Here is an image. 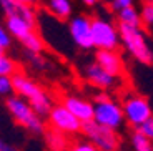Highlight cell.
<instances>
[{
    "label": "cell",
    "instance_id": "25",
    "mask_svg": "<svg viewBox=\"0 0 153 151\" xmlns=\"http://www.w3.org/2000/svg\"><path fill=\"white\" fill-rule=\"evenodd\" d=\"M138 131L142 133V135H145L146 138H150V140H153V115L150 118H146L145 121H143L142 125L138 126Z\"/></svg>",
    "mask_w": 153,
    "mask_h": 151
},
{
    "label": "cell",
    "instance_id": "11",
    "mask_svg": "<svg viewBox=\"0 0 153 151\" xmlns=\"http://www.w3.org/2000/svg\"><path fill=\"white\" fill-rule=\"evenodd\" d=\"M95 61L103 68L105 72L117 78H125V63L123 58L117 50H97L95 52Z\"/></svg>",
    "mask_w": 153,
    "mask_h": 151
},
{
    "label": "cell",
    "instance_id": "27",
    "mask_svg": "<svg viewBox=\"0 0 153 151\" xmlns=\"http://www.w3.org/2000/svg\"><path fill=\"white\" fill-rule=\"evenodd\" d=\"M135 4V0H108V5L113 12H120L122 8L131 7Z\"/></svg>",
    "mask_w": 153,
    "mask_h": 151
},
{
    "label": "cell",
    "instance_id": "14",
    "mask_svg": "<svg viewBox=\"0 0 153 151\" xmlns=\"http://www.w3.org/2000/svg\"><path fill=\"white\" fill-rule=\"evenodd\" d=\"M5 28L10 33V37L17 38L19 42L23 40L27 35H30L32 32H35V25H32L27 20L20 19V17H15V15L5 17Z\"/></svg>",
    "mask_w": 153,
    "mask_h": 151
},
{
    "label": "cell",
    "instance_id": "23",
    "mask_svg": "<svg viewBox=\"0 0 153 151\" xmlns=\"http://www.w3.org/2000/svg\"><path fill=\"white\" fill-rule=\"evenodd\" d=\"M13 95V85H12V76H0V96H10Z\"/></svg>",
    "mask_w": 153,
    "mask_h": 151
},
{
    "label": "cell",
    "instance_id": "15",
    "mask_svg": "<svg viewBox=\"0 0 153 151\" xmlns=\"http://www.w3.org/2000/svg\"><path fill=\"white\" fill-rule=\"evenodd\" d=\"M47 12L53 17L55 20H67L73 13L72 0H47Z\"/></svg>",
    "mask_w": 153,
    "mask_h": 151
},
{
    "label": "cell",
    "instance_id": "10",
    "mask_svg": "<svg viewBox=\"0 0 153 151\" xmlns=\"http://www.w3.org/2000/svg\"><path fill=\"white\" fill-rule=\"evenodd\" d=\"M83 78L92 87L98 88V90H103V91L115 90V88L118 87V81H120V78H117V76L110 75L108 72H105L97 61H92V63H88L83 68Z\"/></svg>",
    "mask_w": 153,
    "mask_h": 151
},
{
    "label": "cell",
    "instance_id": "17",
    "mask_svg": "<svg viewBox=\"0 0 153 151\" xmlns=\"http://www.w3.org/2000/svg\"><path fill=\"white\" fill-rule=\"evenodd\" d=\"M117 15H118V23L133 25V27H142L140 12L135 8V5H131V7H126V8H122L120 12H117Z\"/></svg>",
    "mask_w": 153,
    "mask_h": 151
},
{
    "label": "cell",
    "instance_id": "7",
    "mask_svg": "<svg viewBox=\"0 0 153 151\" xmlns=\"http://www.w3.org/2000/svg\"><path fill=\"white\" fill-rule=\"evenodd\" d=\"M92 40L97 50H117L120 47L118 28L103 17L92 19Z\"/></svg>",
    "mask_w": 153,
    "mask_h": 151
},
{
    "label": "cell",
    "instance_id": "4",
    "mask_svg": "<svg viewBox=\"0 0 153 151\" xmlns=\"http://www.w3.org/2000/svg\"><path fill=\"white\" fill-rule=\"evenodd\" d=\"M93 121L118 131L125 125L122 105L107 93H98L93 100Z\"/></svg>",
    "mask_w": 153,
    "mask_h": 151
},
{
    "label": "cell",
    "instance_id": "18",
    "mask_svg": "<svg viewBox=\"0 0 153 151\" xmlns=\"http://www.w3.org/2000/svg\"><path fill=\"white\" fill-rule=\"evenodd\" d=\"M130 143H131L133 151H153V140L146 138V136L142 135L138 130L131 133Z\"/></svg>",
    "mask_w": 153,
    "mask_h": 151
},
{
    "label": "cell",
    "instance_id": "12",
    "mask_svg": "<svg viewBox=\"0 0 153 151\" xmlns=\"http://www.w3.org/2000/svg\"><path fill=\"white\" fill-rule=\"evenodd\" d=\"M62 105L82 123L93 120V101H90V100L82 98L78 95H67L62 100Z\"/></svg>",
    "mask_w": 153,
    "mask_h": 151
},
{
    "label": "cell",
    "instance_id": "30",
    "mask_svg": "<svg viewBox=\"0 0 153 151\" xmlns=\"http://www.w3.org/2000/svg\"><path fill=\"white\" fill-rule=\"evenodd\" d=\"M80 2H82V4H85V5H88V7H93L98 0H80Z\"/></svg>",
    "mask_w": 153,
    "mask_h": 151
},
{
    "label": "cell",
    "instance_id": "9",
    "mask_svg": "<svg viewBox=\"0 0 153 151\" xmlns=\"http://www.w3.org/2000/svg\"><path fill=\"white\" fill-rule=\"evenodd\" d=\"M68 33L72 42L82 50L93 48L92 40V19L87 15H75L70 17L68 22Z\"/></svg>",
    "mask_w": 153,
    "mask_h": 151
},
{
    "label": "cell",
    "instance_id": "6",
    "mask_svg": "<svg viewBox=\"0 0 153 151\" xmlns=\"http://www.w3.org/2000/svg\"><path fill=\"white\" fill-rule=\"evenodd\" d=\"M83 136L90 143H93L100 151H117L120 148V136L118 131L111 128L100 125L97 121H87L82 123V131Z\"/></svg>",
    "mask_w": 153,
    "mask_h": 151
},
{
    "label": "cell",
    "instance_id": "5",
    "mask_svg": "<svg viewBox=\"0 0 153 151\" xmlns=\"http://www.w3.org/2000/svg\"><path fill=\"white\" fill-rule=\"evenodd\" d=\"M120 105H122V110H123L125 121L135 130L142 125L146 118H150L153 115L152 105H150L148 100L142 95L133 93V91H126L123 95Z\"/></svg>",
    "mask_w": 153,
    "mask_h": 151
},
{
    "label": "cell",
    "instance_id": "3",
    "mask_svg": "<svg viewBox=\"0 0 153 151\" xmlns=\"http://www.w3.org/2000/svg\"><path fill=\"white\" fill-rule=\"evenodd\" d=\"M10 116L13 118L17 125L23 126L25 130H28L33 135H42L45 131V123H43V118H40L37 113L33 111V108L30 106V103L25 98L19 96V95H10L7 96V101H5Z\"/></svg>",
    "mask_w": 153,
    "mask_h": 151
},
{
    "label": "cell",
    "instance_id": "8",
    "mask_svg": "<svg viewBox=\"0 0 153 151\" xmlns=\"http://www.w3.org/2000/svg\"><path fill=\"white\" fill-rule=\"evenodd\" d=\"M48 125L52 130L60 131L67 136H75L82 131V121H78L65 106L62 105H53V108L48 113Z\"/></svg>",
    "mask_w": 153,
    "mask_h": 151
},
{
    "label": "cell",
    "instance_id": "29",
    "mask_svg": "<svg viewBox=\"0 0 153 151\" xmlns=\"http://www.w3.org/2000/svg\"><path fill=\"white\" fill-rule=\"evenodd\" d=\"M15 2H20V4H25V5H32V7H35L40 0H15Z\"/></svg>",
    "mask_w": 153,
    "mask_h": 151
},
{
    "label": "cell",
    "instance_id": "26",
    "mask_svg": "<svg viewBox=\"0 0 153 151\" xmlns=\"http://www.w3.org/2000/svg\"><path fill=\"white\" fill-rule=\"evenodd\" d=\"M10 47H12V37H10V33L7 32V28H5L4 25H0V50L7 52Z\"/></svg>",
    "mask_w": 153,
    "mask_h": 151
},
{
    "label": "cell",
    "instance_id": "13",
    "mask_svg": "<svg viewBox=\"0 0 153 151\" xmlns=\"http://www.w3.org/2000/svg\"><path fill=\"white\" fill-rule=\"evenodd\" d=\"M0 10H2V13L5 17L15 15V17L27 20L32 25H37V20H38L37 10L32 5L20 4V2H15V0H0Z\"/></svg>",
    "mask_w": 153,
    "mask_h": 151
},
{
    "label": "cell",
    "instance_id": "20",
    "mask_svg": "<svg viewBox=\"0 0 153 151\" xmlns=\"http://www.w3.org/2000/svg\"><path fill=\"white\" fill-rule=\"evenodd\" d=\"M19 72V65L13 58H10L4 50H0V76H12Z\"/></svg>",
    "mask_w": 153,
    "mask_h": 151
},
{
    "label": "cell",
    "instance_id": "1",
    "mask_svg": "<svg viewBox=\"0 0 153 151\" xmlns=\"http://www.w3.org/2000/svg\"><path fill=\"white\" fill-rule=\"evenodd\" d=\"M12 85H13V93H17L19 96L27 100L38 116L40 118L48 116L50 110L53 108V105H55L53 98L37 81H33L25 73L15 72L12 75Z\"/></svg>",
    "mask_w": 153,
    "mask_h": 151
},
{
    "label": "cell",
    "instance_id": "19",
    "mask_svg": "<svg viewBox=\"0 0 153 151\" xmlns=\"http://www.w3.org/2000/svg\"><path fill=\"white\" fill-rule=\"evenodd\" d=\"M20 43L23 45V48L28 50V52H40L42 53L45 50V42H43V38L37 33V32H32L30 35L20 40Z\"/></svg>",
    "mask_w": 153,
    "mask_h": 151
},
{
    "label": "cell",
    "instance_id": "28",
    "mask_svg": "<svg viewBox=\"0 0 153 151\" xmlns=\"http://www.w3.org/2000/svg\"><path fill=\"white\" fill-rule=\"evenodd\" d=\"M0 151H19L15 146L8 141H5L4 138H0Z\"/></svg>",
    "mask_w": 153,
    "mask_h": 151
},
{
    "label": "cell",
    "instance_id": "24",
    "mask_svg": "<svg viewBox=\"0 0 153 151\" xmlns=\"http://www.w3.org/2000/svg\"><path fill=\"white\" fill-rule=\"evenodd\" d=\"M68 151H100V150L88 140H82V141H75L68 148Z\"/></svg>",
    "mask_w": 153,
    "mask_h": 151
},
{
    "label": "cell",
    "instance_id": "2",
    "mask_svg": "<svg viewBox=\"0 0 153 151\" xmlns=\"http://www.w3.org/2000/svg\"><path fill=\"white\" fill-rule=\"evenodd\" d=\"M117 28L120 35V43L128 52V55L142 65H153V45L142 27L118 23Z\"/></svg>",
    "mask_w": 153,
    "mask_h": 151
},
{
    "label": "cell",
    "instance_id": "31",
    "mask_svg": "<svg viewBox=\"0 0 153 151\" xmlns=\"http://www.w3.org/2000/svg\"><path fill=\"white\" fill-rule=\"evenodd\" d=\"M143 4H153V0H142Z\"/></svg>",
    "mask_w": 153,
    "mask_h": 151
},
{
    "label": "cell",
    "instance_id": "16",
    "mask_svg": "<svg viewBox=\"0 0 153 151\" xmlns=\"http://www.w3.org/2000/svg\"><path fill=\"white\" fill-rule=\"evenodd\" d=\"M43 133H45V143H47V150L48 151H68L70 141L67 138V135L55 131L52 128Z\"/></svg>",
    "mask_w": 153,
    "mask_h": 151
},
{
    "label": "cell",
    "instance_id": "21",
    "mask_svg": "<svg viewBox=\"0 0 153 151\" xmlns=\"http://www.w3.org/2000/svg\"><path fill=\"white\" fill-rule=\"evenodd\" d=\"M25 58H27V61L30 63V67L33 68V70H38V72H43V70H47L48 68V60H47L45 57H43L40 52H25Z\"/></svg>",
    "mask_w": 153,
    "mask_h": 151
},
{
    "label": "cell",
    "instance_id": "22",
    "mask_svg": "<svg viewBox=\"0 0 153 151\" xmlns=\"http://www.w3.org/2000/svg\"><path fill=\"white\" fill-rule=\"evenodd\" d=\"M140 12V20H142V25L145 27H153V4H143L142 10Z\"/></svg>",
    "mask_w": 153,
    "mask_h": 151
}]
</instances>
